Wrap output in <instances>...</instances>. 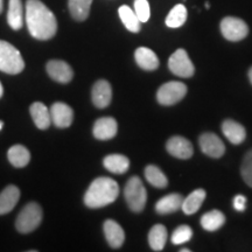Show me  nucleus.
<instances>
[{
	"label": "nucleus",
	"mask_w": 252,
	"mask_h": 252,
	"mask_svg": "<svg viewBox=\"0 0 252 252\" xmlns=\"http://www.w3.org/2000/svg\"><path fill=\"white\" fill-rule=\"evenodd\" d=\"M25 20L31 35L37 40L52 39L58 32L54 13L40 0H27Z\"/></svg>",
	"instance_id": "f257e3e1"
},
{
	"label": "nucleus",
	"mask_w": 252,
	"mask_h": 252,
	"mask_svg": "<svg viewBox=\"0 0 252 252\" xmlns=\"http://www.w3.org/2000/svg\"><path fill=\"white\" fill-rule=\"evenodd\" d=\"M119 195L118 184L111 178H98L91 182L84 195V203L88 208L97 209L111 204Z\"/></svg>",
	"instance_id": "f03ea898"
},
{
	"label": "nucleus",
	"mask_w": 252,
	"mask_h": 252,
	"mask_svg": "<svg viewBox=\"0 0 252 252\" xmlns=\"http://www.w3.org/2000/svg\"><path fill=\"white\" fill-rule=\"evenodd\" d=\"M25 61L20 52L7 41L0 40V70L9 75L20 74Z\"/></svg>",
	"instance_id": "7ed1b4c3"
},
{
	"label": "nucleus",
	"mask_w": 252,
	"mask_h": 252,
	"mask_svg": "<svg viewBox=\"0 0 252 252\" xmlns=\"http://www.w3.org/2000/svg\"><path fill=\"white\" fill-rule=\"evenodd\" d=\"M42 220V208L35 202L25 206L15 220V228L21 234H30L40 225Z\"/></svg>",
	"instance_id": "20e7f679"
},
{
	"label": "nucleus",
	"mask_w": 252,
	"mask_h": 252,
	"mask_svg": "<svg viewBox=\"0 0 252 252\" xmlns=\"http://www.w3.org/2000/svg\"><path fill=\"white\" fill-rule=\"evenodd\" d=\"M125 200L132 212L141 213L146 206L147 193L143 182L138 176H132L125 186Z\"/></svg>",
	"instance_id": "39448f33"
},
{
	"label": "nucleus",
	"mask_w": 252,
	"mask_h": 252,
	"mask_svg": "<svg viewBox=\"0 0 252 252\" xmlns=\"http://www.w3.org/2000/svg\"><path fill=\"white\" fill-rule=\"evenodd\" d=\"M187 94V87L182 82H168L159 88L157 93V99L161 105H174Z\"/></svg>",
	"instance_id": "423d86ee"
},
{
	"label": "nucleus",
	"mask_w": 252,
	"mask_h": 252,
	"mask_svg": "<svg viewBox=\"0 0 252 252\" xmlns=\"http://www.w3.org/2000/svg\"><path fill=\"white\" fill-rule=\"evenodd\" d=\"M168 68L176 76L184 78L191 77L195 71L193 62L185 49H178L173 53L168 60Z\"/></svg>",
	"instance_id": "0eeeda50"
},
{
	"label": "nucleus",
	"mask_w": 252,
	"mask_h": 252,
	"mask_svg": "<svg viewBox=\"0 0 252 252\" xmlns=\"http://www.w3.org/2000/svg\"><path fill=\"white\" fill-rule=\"evenodd\" d=\"M220 32L226 40L237 42L247 37L249 27L245 21L235 17H226L220 21Z\"/></svg>",
	"instance_id": "6e6552de"
},
{
	"label": "nucleus",
	"mask_w": 252,
	"mask_h": 252,
	"mask_svg": "<svg viewBox=\"0 0 252 252\" xmlns=\"http://www.w3.org/2000/svg\"><path fill=\"white\" fill-rule=\"evenodd\" d=\"M200 149L210 158H220L225 152V146L219 135L215 133H203L198 139Z\"/></svg>",
	"instance_id": "1a4fd4ad"
},
{
	"label": "nucleus",
	"mask_w": 252,
	"mask_h": 252,
	"mask_svg": "<svg viewBox=\"0 0 252 252\" xmlns=\"http://www.w3.org/2000/svg\"><path fill=\"white\" fill-rule=\"evenodd\" d=\"M47 72L53 80L59 83H69L74 77V71L70 65L62 60H50L47 63Z\"/></svg>",
	"instance_id": "9d476101"
},
{
	"label": "nucleus",
	"mask_w": 252,
	"mask_h": 252,
	"mask_svg": "<svg viewBox=\"0 0 252 252\" xmlns=\"http://www.w3.org/2000/svg\"><path fill=\"white\" fill-rule=\"evenodd\" d=\"M50 110V117L52 123L60 128L69 127L74 121V111L68 104L62 102H56L52 105Z\"/></svg>",
	"instance_id": "9b49d317"
},
{
	"label": "nucleus",
	"mask_w": 252,
	"mask_h": 252,
	"mask_svg": "<svg viewBox=\"0 0 252 252\" xmlns=\"http://www.w3.org/2000/svg\"><path fill=\"white\" fill-rule=\"evenodd\" d=\"M166 149L169 154L179 159H189L194 153L193 145L190 141L181 135H174L171 139H168L166 144Z\"/></svg>",
	"instance_id": "f8f14e48"
},
{
	"label": "nucleus",
	"mask_w": 252,
	"mask_h": 252,
	"mask_svg": "<svg viewBox=\"0 0 252 252\" xmlns=\"http://www.w3.org/2000/svg\"><path fill=\"white\" fill-rule=\"evenodd\" d=\"M93 103L98 109H104L111 103L112 99V88L105 80H99L94 83L91 91Z\"/></svg>",
	"instance_id": "ddd939ff"
},
{
	"label": "nucleus",
	"mask_w": 252,
	"mask_h": 252,
	"mask_svg": "<svg viewBox=\"0 0 252 252\" xmlns=\"http://www.w3.org/2000/svg\"><path fill=\"white\" fill-rule=\"evenodd\" d=\"M118 125L115 118L102 117L97 119L94 125V135L98 140L112 139L117 134Z\"/></svg>",
	"instance_id": "4468645a"
},
{
	"label": "nucleus",
	"mask_w": 252,
	"mask_h": 252,
	"mask_svg": "<svg viewBox=\"0 0 252 252\" xmlns=\"http://www.w3.org/2000/svg\"><path fill=\"white\" fill-rule=\"evenodd\" d=\"M103 228L104 234H105V238L106 241H108L110 247L113 249H118L124 244V230H123L122 226L119 225L116 220H106L105 222H104Z\"/></svg>",
	"instance_id": "2eb2a0df"
},
{
	"label": "nucleus",
	"mask_w": 252,
	"mask_h": 252,
	"mask_svg": "<svg viewBox=\"0 0 252 252\" xmlns=\"http://www.w3.org/2000/svg\"><path fill=\"white\" fill-rule=\"evenodd\" d=\"M222 132L225 135L226 139L234 145L242 144L247 138V131H245L244 126L232 121V119H226V121L223 122Z\"/></svg>",
	"instance_id": "dca6fc26"
},
{
	"label": "nucleus",
	"mask_w": 252,
	"mask_h": 252,
	"mask_svg": "<svg viewBox=\"0 0 252 252\" xmlns=\"http://www.w3.org/2000/svg\"><path fill=\"white\" fill-rule=\"evenodd\" d=\"M30 112L33 119L34 124L40 130H47L52 124V117H50V110L47 108L43 103L35 102L31 105Z\"/></svg>",
	"instance_id": "f3484780"
},
{
	"label": "nucleus",
	"mask_w": 252,
	"mask_h": 252,
	"mask_svg": "<svg viewBox=\"0 0 252 252\" xmlns=\"http://www.w3.org/2000/svg\"><path fill=\"white\" fill-rule=\"evenodd\" d=\"M134 59L137 64L144 70H156L159 67V59L152 49L146 47H139L134 53Z\"/></svg>",
	"instance_id": "a211bd4d"
},
{
	"label": "nucleus",
	"mask_w": 252,
	"mask_h": 252,
	"mask_svg": "<svg viewBox=\"0 0 252 252\" xmlns=\"http://www.w3.org/2000/svg\"><path fill=\"white\" fill-rule=\"evenodd\" d=\"M20 198V190L18 187L11 185L0 193V215H5L13 210Z\"/></svg>",
	"instance_id": "6ab92c4d"
},
{
	"label": "nucleus",
	"mask_w": 252,
	"mask_h": 252,
	"mask_svg": "<svg viewBox=\"0 0 252 252\" xmlns=\"http://www.w3.org/2000/svg\"><path fill=\"white\" fill-rule=\"evenodd\" d=\"M7 23L14 31L21 30L24 26V6L21 0H9Z\"/></svg>",
	"instance_id": "aec40b11"
},
{
	"label": "nucleus",
	"mask_w": 252,
	"mask_h": 252,
	"mask_svg": "<svg viewBox=\"0 0 252 252\" xmlns=\"http://www.w3.org/2000/svg\"><path fill=\"white\" fill-rule=\"evenodd\" d=\"M207 193L204 189H195L194 191H191L187 197L184 198L182 201L181 209L186 215H193L200 209L202 206L203 201L206 200Z\"/></svg>",
	"instance_id": "412c9836"
},
{
	"label": "nucleus",
	"mask_w": 252,
	"mask_h": 252,
	"mask_svg": "<svg viewBox=\"0 0 252 252\" xmlns=\"http://www.w3.org/2000/svg\"><path fill=\"white\" fill-rule=\"evenodd\" d=\"M184 197L180 194H169L160 198L156 204V210L158 214L161 215H167V214L175 213L182 206Z\"/></svg>",
	"instance_id": "4be33fe9"
},
{
	"label": "nucleus",
	"mask_w": 252,
	"mask_h": 252,
	"mask_svg": "<svg viewBox=\"0 0 252 252\" xmlns=\"http://www.w3.org/2000/svg\"><path fill=\"white\" fill-rule=\"evenodd\" d=\"M103 165L109 172L115 174H124L130 167V160L123 154H110L104 158Z\"/></svg>",
	"instance_id": "5701e85b"
},
{
	"label": "nucleus",
	"mask_w": 252,
	"mask_h": 252,
	"mask_svg": "<svg viewBox=\"0 0 252 252\" xmlns=\"http://www.w3.org/2000/svg\"><path fill=\"white\" fill-rule=\"evenodd\" d=\"M9 162L17 168H23L27 166L31 160V153L23 145H13L7 152Z\"/></svg>",
	"instance_id": "b1692460"
},
{
	"label": "nucleus",
	"mask_w": 252,
	"mask_h": 252,
	"mask_svg": "<svg viewBox=\"0 0 252 252\" xmlns=\"http://www.w3.org/2000/svg\"><path fill=\"white\" fill-rule=\"evenodd\" d=\"M225 223V216L224 214L220 210H210L209 213L204 214L201 217V225L203 229H206L207 231H216L220 226L224 225Z\"/></svg>",
	"instance_id": "393cba45"
},
{
	"label": "nucleus",
	"mask_w": 252,
	"mask_h": 252,
	"mask_svg": "<svg viewBox=\"0 0 252 252\" xmlns=\"http://www.w3.org/2000/svg\"><path fill=\"white\" fill-rule=\"evenodd\" d=\"M93 0H69L68 6L71 17L76 21L87 20L90 13Z\"/></svg>",
	"instance_id": "a878e982"
},
{
	"label": "nucleus",
	"mask_w": 252,
	"mask_h": 252,
	"mask_svg": "<svg viewBox=\"0 0 252 252\" xmlns=\"http://www.w3.org/2000/svg\"><path fill=\"white\" fill-rule=\"evenodd\" d=\"M118 13H119V18L122 19L123 24L124 26L127 28L128 31L132 32V33H138L140 31V20L139 18L137 17L134 11L128 7V6L123 5L119 7L118 9Z\"/></svg>",
	"instance_id": "bb28decb"
},
{
	"label": "nucleus",
	"mask_w": 252,
	"mask_h": 252,
	"mask_svg": "<svg viewBox=\"0 0 252 252\" xmlns=\"http://www.w3.org/2000/svg\"><path fill=\"white\" fill-rule=\"evenodd\" d=\"M167 242V229L162 224H157L151 229L149 243L153 251H161Z\"/></svg>",
	"instance_id": "cd10ccee"
},
{
	"label": "nucleus",
	"mask_w": 252,
	"mask_h": 252,
	"mask_svg": "<svg viewBox=\"0 0 252 252\" xmlns=\"http://www.w3.org/2000/svg\"><path fill=\"white\" fill-rule=\"evenodd\" d=\"M145 178H146L147 182L152 185L156 188H166L168 185V179L163 174L161 169L159 167L154 165H149L145 168Z\"/></svg>",
	"instance_id": "c85d7f7f"
},
{
	"label": "nucleus",
	"mask_w": 252,
	"mask_h": 252,
	"mask_svg": "<svg viewBox=\"0 0 252 252\" xmlns=\"http://www.w3.org/2000/svg\"><path fill=\"white\" fill-rule=\"evenodd\" d=\"M187 20V8L185 5L178 4L172 8L166 18V25L171 28L181 27Z\"/></svg>",
	"instance_id": "c756f323"
},
{
	"label": "nucleus",
	"mask_w": 252,
	"mask_h": 252,
	"mask_svg": "<svg viewBox=\"0 0 252 252\" xmlns=\"http://www.w3.org/2000/svg\"><path fill=\"white\" fill-rule=\"evenodd\" d=\"M191 236H193V230L188 225H180L174 230L172 235V243L175 245H180L187 243L190 241Z\"/></svg>",
	"instance_id": "7c9ffc66"
},
{
	"label": "nucleus",
	"mask_w": 252,
	"mask_h": 252,
	"mask_svg": "<svg viewBox=\"0 0 252 252\" xmlns=\"http://www.w3.org/2000/svg\"><path fill=\"white\" fill-rule=\"evenodd\" d=\"M241 174L245 184L252 188V150L248 151L245 154L241 167Z\"/></svg>",
	"instance_id": "2f4dec72"
},
{
	"label": "nucleus",
	"mask_w": 252,
	"mask_h": 252,
	"mask_svg": "<svg viewBox=\"0 0 252 252\" xmlns=\"http://www.w3.org/2000/svg\"><path fill=\"white\" fill-rule=\"evenodd\" d=\"M134 12L140 23H146L151 17V8L147 0H134Z\"/></svg>",
	"instance_id": "473e14b6"
},
{
	"label": "nucleus",
	"mask_w": 252,
	"mask_h": 252,
	"mask_svg": "<svg viewBox=\"0 0 252 252\" xmlns=\"http://www.w3.org/2000/svg\"><path fill=\"white\" fill-rule=\"evenodd\" d=\"M247 206V197L244 195H237L234 198V207L237 212H244Z\"/></svg>",
	"instance_id": "72a5a7b5"
},
{
	"label": "nucleus",
	"mask_w": 252,
	"mask_h": 252,
	"mask_svg": "<svg viewBox=\"0 0 252 252\" xmlns=\"http://www.w3.org/2000/svg\"><path fill=\"white\" fill-rule=\"evenodd\" d=\"M2 9H4V0H0V14H1Z\"/></svg>",
	"instance_id": "f704fd0d"
},
{
	"label": "nucleus",
	"mask_w": 252,
	"mask_h": 252,
	"mask_svg": "<svg viewBox=\"0 0 252 252\" xmlns=\"http://www.w3.org/2000/svg\"><path fill=\"white\" fill-rule=\"evenodd\" d=\"M2 94H4V89H2L1 83H0V98H1V97H2Z\"/></svg>",
	"instance_id": "c9c22d12"
},
{
	"label": "nucleus",
	"mask_w": 252,
	"mask_h": 252,
	"mask_svg": "<svg viewBox=\"0 0 252 252\" xmlns=\"http://www.w3.org/2000/svg\"><path fill=\"white\" fill-rule=\"evenodd\" d=\"M249 78H250V82L252 84V68L250 69V70H249Z\"/></svg>",
	"instance_id": "e433bc0d"
},
{
	"label": "nucleus",
	"mask_w": 252,
	"mask_h": 252,
	"mask_svg": "<svg viewBox=\"0 0 252 252\" xmlns=\"http://www.w3.org/2000/svg\"><path fill=\"white\" fill-rule=\"evenodd\" d=\"M181 252H190V250L189 249H182Z\"/></svg>",
	"instance_id": "4c0bfd02"
},
{
	"label": "nucleus",
	"mask_w": 252,
	"mask_h": 252,
	"mask_svg": "<svg viewBox=\"0 0 252 252\" xmlns=\"http://www.w3.org/2000/svg\"><path fill=\"white\" fill-rule=\"evenodd\" d=\"M2 126H4V123H2V122H0V131H1Z\"/></svg>",
	"instance_id": "58836bf2"
},
{
	"label": "nucleus",
	"mask_w": 252,
	"mask_h": 252,
	"mask_svg": "<svg viewBox=\"0 0 252 252\" xmlns=\"http://www.w3.org/2000/svg\"><path fill=\"white\" fill-rule=\"evenodd\" d=\"M206 7H207V8H209V7H210V5H209V2H206Z\"/></svg>",
	"instance_id": "ea45409f"
}]
</instances>
